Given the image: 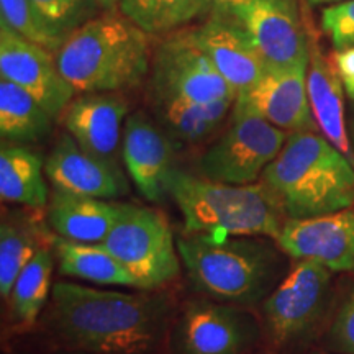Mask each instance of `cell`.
<instances>
[{
  "label": "cell",
  "mask_w": 354,
  "mask_h": 354,
  "mask_svg": "<svg viewBox=\"0 0 354 354\" xmlns=\"http://www.w3.org/2000/svg\"><path fill=\"white\" fill-rule=\"evenodd\" d=\"M32 2L43 19L66 37L104 12L99 0H32Z\"/></svg>",
  "instance_id": "cell-29"
},
{
  "label": "cell",
  "mask_w": 354,
  "mask_h": 354,
  "mask_svg": "<svg viewBox=\"0 0 354 354\" xmlns=\"http://www.w3.org/2000/svg\"><path fill=\"white\" fill-rule=\"evenodd\" d=\"M99 3L104 10H117L120 6V0H99Z\"/></svg>",
  "instance_id": "cell-34"
},
{
  "label": "cell",
  "mask_w": 354,
  "mask_h": 354,
  "mask_svg": "<svg viewBox=\"0 0 354 354\" xmlns=\"http://www.w3.org/2000/svg\"><path fill=\"white\" fill-rule=\"evenodd\" d=\"M55 56L76 94L128 91L149 71L148 33L123 13L104 10L74 30Z\"/></svg>",
  "instance_id": "cell-3"
},
{
  "label": "cell",
  "mask_w": 354,
  "mask_h": 354,
  "mask_svg": "<svg viewBox=\"0 0 354 354\" xmlns=\"http://www.w3.org/2000/svg\"><path fill=\"white\" fill-rule=\"evenodd\" d=\"M43 159L24 146L0 149V197L3 202L38 209L48 201Z\"/></svg>",
  "instance_id": "cell-23"
},
{
  "label": "cell",
  "mask_w": 354,
  "mask_h": 354,
  "mask_svg": "<svg viewBox=\"0 0 354 354\" xmlns=\"http://www.w3.org/2000/svg\"><path fill=\"white\" fill-rule=\"evenodd\" d=\"M118 12L148 35L174 32L210 13L207 0H120Z\"/></svg>",
  "instance_id": "cell-25"
},
{
  "label": "cell",
  "mask_w": 354,
  "mask_h": 354,
  "mask_svg": "<svg viewBox=\"0 0 354 354\" xmlns=\"http://www.w3.org/2000/svg\"><path fill=\"white\" fill-rule=\"evenodd\" d=\"M287 141L286 130L250 113H233L230 127L198 161L201 176L228 184H251L263 176Z\"/></svg>",
  "instance_id": "cell-8"
},
{
  "label": "cell",
  "mask_w": 354,
  "mask_h": 354,
  "mask_svg": "<svg viewBox=\"0 0 354 354\" xmlns=\"http://www.w3.org/2000/svg\"><path fill=\"white\" fill-rule=\"evenodd\" d=\"M0 10L3 24L24 38L46 48L53 55H56L68 38L43 19L32 0H0Z\"/></svg>",
  "instance_id": "cell-28"
},
{
  "label": "cell",
  "mask_w": 354,
  "mask_h": 354,
  "mask_svg": "<svg viewBox=\"0 0 354 354\" xmlns=\"http://www.w3.org/2000/svg\"><path fill=\"white\" fill-rule=\"evenodd\" d=\"M269 69L308 66V38L297 0H253L234 13Z\"/></svg>",
  "instance_id": "cell-12"
},
{
  "label": "cell",
  "mask_w": 354,
  "mask_h": 354,
  "mask_svg": "<svg viewBox=\"0 0 354 354\" xmlns=\"http://www.w3.org/2000/svg\"><path fill=\"white\" fill-rule=\"evenodd\" d=\"M123 209L125 203L56 189L48 207V221L64 240L102 245Z\"/></svg>",
  "instance_id": "cell-20"
},
{
  "label": "cell",
  "mask_w": 354,
  "mask_h": 354,
  "mask_svg": "<svg viewBox=\"0 0 354 354\" xmlns=\"http://www.w3.org/2000/svg\"><path fill=\"white\" fill-rule=\"evenodd\" d=\"M305 30L308 38L307 92L313 117L323 136L330 140L354 165V154L344 125V82L336 66L331 64L328 57L323 56L317 43V35L312 28H308V24H305Z\"/></svg>",
  "instance_id": "cell-19"
},
{
  "label": "cell",
  "mask_w": 354,
  "mask_h": 354,
  "mask_svg": "<svg viewBox=\"0 0 354 354\" xmlns=\"http://www.w3.org/2000/svg\"><path fill=\"white\" fill-rule=\"evenodd\" d=\"M151 95L209 104L236 100L238 94L189 32L172 35L159 44L153 59Z\"/></svg>",
  "instance_id": "cell-9"
},
{
  "label": "cell",
  "mask_w": 354,
  "mask_h": 354,
  "mask_svg": "<svg viewBox=\"0 0 354 354\" xmlns=\"http://www.w3.org/2000/svg\"><path fill=\"white\" fill-rule=\"evenodd\" d=\"M328 2H342V0H310V3L318 6V3H328Z\"/></svg>",
  "instance_id": "cell-36"
},
{
  "label": "cell",
  "mask_w": 354,
  "mask_h": 354,
  "mask_svg": "<svg viewBox=\"0 0 354 354\" xmlns=\"http://www.w3.org/2000/svg\"><path fill=\"white\" fill-rule=\"evenodd\" d=\"M0 74L32 94L53 118L64 112L73 100V86L66 81L56 56L0 24Z\"/></svg>",
  "instance_id": "cell-11"
},
{
  "label": "cell",
  "mask_w": 354,
  "mask_h": 354,
  "mask_svg": "<svg viewBox=\"0 0 354 354\" xmlns=\"http://www.w3.org/2000/svg\"><path fill=\"white\" fill-rule=\"evenodd\" d=\"M102 246L125 266L141 290H153L171 282L183 263L169 223L148 207L125 203Z\"/></svg>",
  "instance_id": "cell-6"
},
{
  "label": "cell",
  "mask_w": 354,
  "mask_h": 354,
  "mask_svg": "<svg viewBox=\"0 0 354 354\" xmlns=\"http://www.w3.org/2000/svg\"><path fill=\"white\" fill-rule=\"evenodd\" d=\"M328 348L335 354H354V290L344 300L331 323Z\"/></svg>",
  "instance_id": "cell-31"
},
{
  "label": "cell",
  "mask_w": 354,
  "mask_h": 354,
  "mask_svg": "<svg viewBox=\"0 0 354 354\" xmlns=\"http://www.w3.org/2000/svg\"><path fill=\"white\" fill-rule=\"evenodd\" d=\"M212 10H220V12H228V13H236L241 10L243 7L250 6L253 0H207Z\"/></svg>",
  "instance_id": "cell-33"
},
{
  "label": "cell",
  "mask_w": 354,
  "mask_h": 354,
  "mask_svg": "<svg viewBox=\"0 0 354 354\" xmlns=\"http://www.w3.org/2000/svg\"><path fill=\"white\" fill-rule=\"evenodd\" d=\"M335 66L343 81H354V46L338 50L335 55Z\"/></svg>",
  "instance_id": "cell-32"
},
{
  "label": "cell",
  "mask_w": 354,
  "mask_h": 354,
  "mask_svg": "<svg viewBox=\"0 0 354 354\" xmlns=\"http://www.w3.org/2000/svg\"><path fill=\"white\" fill-rule=\"evenodd\" d=\"M162 294H123L59 281L51 290L50 326L61 342L91 354H153L167 330Z\"/></svg>",
  "instance_id": "cell-1"
},
{
  "label": "cell",
  "mask_w": 354,
  "mask_h": 354,
  "mask_svg": "<svg viewBox=\"0 0 354 354\" xmlns=\"http://www.w3.org/2000/svg\"><path fill=\"white\" fill-rule=\"evenodd\" d=\"M53 117L32 94L2 77L0 81V133L15 143H37L50 135Z\"/></svg>",
  "instance_id": "cell-24"
},
{
  "label": "cell",
  "mask_w": 354,
  "mask_h": 354,
  "mask_svg": "<svg viewBox=\"0 0 354 354\" xmlns=\"http://www.w3.org/2000/svg\"><path fill=\"white\" fill-rule=\"evenodd\" d=\"M44 171L56 189L79 196L110 201L127 192V180L117 162L84 149L69 133L56 141Z\"/></svg>",
  "instance_id": "cell-16"
},
{
  "label": "cell",
  "mask_w": 354,
  "mask_h": 354,
  "mask_svg": "<svg viewBox=\"0 0 354 354\" xmlns=\"http://www.w3.org/2000/svg\"><path fill=\"white\" fill-rule=\"evenodd\" d=\"M79 354H91V353H79Z\"/></svg>",
  "instance_id": "cell-38"
},
{
  "label": "cell",
  "mask_w": 354,
  "mask_h": 354,
  "mask_svg": "<svg viewBox=\"0 0 354 354\" xmlns=\"http://www.w3.org/2000/svg\"><path fill=\"white\" fill-rule=\"evenodd\" d=\"M127 112V100L117 92H91L71 100L63 112V123L84 149L117 162Z\"/></svg>",
  "instance_id": "cell-18"
},
{
  "label": "cell",
  "mask_w": 354,
  "mask_h": 354,
  "mask_svg": "<svg viewBox=\"0 0 354 354\" xmlns=\"http://www.w3.org/2000/svg\"><path fill=\"white\" fill-rule=\"evenodd\" d=\"M59 272L66 277L81 279L99 286L136 287L138 282L120 261L102 245H87L61 238L55 241Z\"/></svg>",
  "instance_id": "cell-22"
},
{
  "label": "cell",
  "mask_w": 354,
  "mask_h": 354,
  "mask_svg": "<svg viewBox=\"0 0 354 354\" xmlns=\"http://www.w3.org/2000/svg\"><path fill=\"white\" fill-rule=\"evenodd\" d=\"M331 271L317 261L300 259L263 305L266 331L279 351L297 348L320 320Z\"/></svg>",
  "instance_id": "cell-7"
},
{
  "label": "cell",
  "mask_w": 354,
  "mask_h": 354,
  "mask_svg": "<svg viewBox=\"0 0 354 354\" xmlns=\"http://www.w3.org/2000/svg\"><path fill=\"white\" fill-rule=\"evenodd\" d=\"M322 30L336 50L354 46V0H342L322 13Z\"/></svg>",
  "instance_id": "cell-30"
},
{
  "label": "cell",
  "mask_w": 354,
  "mask_h": 354,
  "mask_svg": "<svg viewBox=\"0 0 354 354\" xmlns=\"http://www.w3.org/2000/svg\"><path fill=\"white\" fill-rule=\"evenodd\" d=\"M289 218H308L349 209L354 203V165L325 136L294 131L263 172Z\"/></svg>",
  "instance_id": "cell-2"
},
{
  "label": "cell",
  "mask_w": 354,
  "mask_h": 354,
  "mask_svg": "<svg viewBox=\"0 0 354 354\" xmlns=\"http://www.w3.org/2000/svg\"><path fill=\"white\" fill-rule=\"evenodd\" d=\"M39 250L37 238L28 228L13 223L0 227V294L10 295L17 277Z\"/></svg>",
  "instance_id": "cell-27"
},
{
  "label": "cell",
  "mask_w": 354,
  "mask_h": 354,
  "mask_svg": "<svg viewBox=\"0 0 354 354\" xmlns=\"http://www.w3.org/2000/svg\"><path fill=\"white\" fill-rule=\"evenodd\" d=\"M234 100H218L202 104L183 99L153 97L154 115L159 127L171 140L196 145L207 140L223 125Z\"/></svg>",
  "instance_id": "cell-21"
},
{
  "label": "cell",
  "mask_w": 354,
  "mask_h": 354,
  "mask_svg": "<svg viewBox=\"0 0 354 354\" xmlns=\"http://www.w3.org/2000/svg\"><path fill=\"white\" fill-rule=\"evenodd\" d=\"M177 251L192 286L221 302H259L282 271L281 254L266 236L187 233L177 238Z\"/></svg>",
  "instance_id": "cell-4"
},
{
  "label": "cell",
  "mask_w": 354,
  "mask_h": 354,
  "mask_svg": "<svg viewBox=\"0 0 354 354\" xmlns=\"http://www.w3.org/2000/svg\"><path fill=\"white\" fill-rule=\"evenodd\" d=\"M190 33L236 94L253 87L264 76L268 66L245 25L233 13L212 10Z\"/></svg>",
  "instance_id": "cell-15"
},
{
  "label": "cell",
  "mask_w": 354,
  "mask_h": 354,
  "mask_svg": "<svg viewBox=\"0 0 354 354\" xmlns=\"http://www.w3.org/2000/svg\"><path fill=\"white\" fill-rule=\"evenodd\" d=\"M259 326L246 310L201 300L184 308L171 331V354H246Z\"/></svg>",
  "instance_id": "cell-10"
},
{
  "label": "cell",
  "mask_w": 354,
  "mask_h": 354,
  "mask_svg": "<svg viewBox=\"0 0 354 354\" xmlns=\"http://www.w3.org/2000/svg\"><path fill=\"white\" fill-rule=\"evenodd\" d=\"M313 354H330V353H313Z\"/></svg>",
  "instance_id": "cell-37"
},
{
  "label": "cell",
  "mask_w": 354,
  "mask_h": 354,
  "mask_svg": "<svg viewBox=\"0 0 354 354\" xmlns=\"http://www.w3.org/2000/svg\"><path fill=\"white\" fill-rule=\"evenodd\" d=\"M122 154L127 171L146 201L158 202L167 192L172 167V140L143 112H135L123 127Z\"/></svg>",
  "instance_id": "cell-17"
},
{
  "label": "cell",
  "mask_w": 354,
  "mask_h": 354,
  "mask_svg": "<svg viewBox=\"0 0 354 354\" xmlns=\"http://www.w3.org/2000/svg\"><path fill=\"white\" fill-rule=\"evenodd\" d=\"M277 246L292 259L317 261L331 272L354 271V210L289 218Z\"/></svg>",
  "instance_id": "cell-14"
},
{
  "label": "cell",
  "mask_w": 354,
  "mask_h": 354,
  "mask_svg": "<svg viewBox=\"0 0 354 354\" xmlns=\"http://www.w3.org/2000/svg\"><path fill=\"white\" fill-rule=\"evenodd\" d=\"M166 189L184 216L187 233L246 234L277 241L284 227L281 207L263 183H218L172 169Z\"/></svg>",
  "instance_id": "cell-5"
},
{
  "label": "cell",
  "mask_w": 354,
  "mask_h": 354,
  "mask_svg": "<svg viewBox=\"0 0 354 354\" xmlns=\"http://www.w3.org/2000/svg\"><path fill=\"white\" fill-rule=\"evenodd\" d=\"M55 269V256L46 248H39L37 254L30 259L24 271L17 277L12 287L10 308L13 318L24 325H32L46 304L48 295L53 289L51 277Z\"/></svg>",
  "instance_id": "cell-26"
},
{
  "label": "cell",
  "mask_w": 354,
  "mask_h": 354,
  "mask_svg": "<svg viewBox=\"0 0 354 354\" xmlns=\"http://www.w3.org/2000/svg\"><path fill=\"white\" fill-rule=\"evenodd\" d=\"M307 68H268L253 87L236 95L233 113L256 115L292 133L315 131L318 125L308 100Z\"/></svg>",
  "instance_id": "cell-13"
},
{
  "label": "cell",
  "mask_w": 354,
  "mask_h": 354,
  "mask_svg": "<svg viewBox=\"0 0 354 354\" xmlns=\"http://www.w3.org/2000/svg\"><path fill=\"white\" fill-rule=\"evenodd\" d=\"M307 2H310V0H307Z\"/></svg>",
  "instance_id": "cell-39"
},
{
  "label": "cell",
  "mask_w": 354,
  "mask_h": 354,
  "mask_svg": "<svg viewBox=\"0 0 354 354\" xmlns=\"http://www.w3.org/2000/svg\"><path fill=\"white\" fill-rule=\"evenodd\" d=\"M343 82H344V88H346V92L354 99V81H343Z\"/></svg>",
  "instance_id": "cell-35"
}]
</instances>
